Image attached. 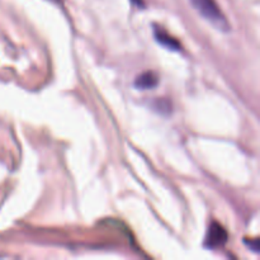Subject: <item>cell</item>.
Returning <instances> with one entry per match:
<instances>
[{"label":"cell","mask_w":260,"mask_h":260,"mask_svg":"<svg viewBox=\"0 0 260 260\" xmlns=\"http://www.w3.org/2000/svg\"><path fill=\"white\" fill-rule=\"evenodd\" d=\"M190 4L206 20H208L216 28L225 32L230 29V24L223 13L221 12L216 0H190Z\"/></svg>","instance_id":"1"},{"label":"cell","mask_w":260,"mask_h":260,"mask_svg":"<svg viewBox=\"0 0 260 260\" xmlns=\"http://www.w3.org/2000/svg\"><path fill=\"white\" fill-rule=\"evenodd\" d=\"M229 240V234L222 225L212 222L208 228L205 239V245L210 249H217L225 245Z\"/></svg>","instance_id":"2"},{"label":"cell","mask_w":260,"mask_h":260,"mask_svg":"<svg viewBox=\"0 0 260 260\" xmlns=\"http://www.w3.org/2000/svg\"><path fill=\"white\" fill-rule=\"evenodd\" d=\"M154 36L155 40L160 43L164 47L169 48L172 51H179L180 50V42L178 40H175L173 36H170L164 28H161L160 25H155L154 27Z\"/></svg>","instance_id":"3"},{"label":"cell","mask_w":260,"mask_h":260,"mask_svg":"<svg viewBox=\"0 0 260 260\" xmlns=\"http://www.w3.org/2000/svg\"><path fill=\"white\" fill-rule=\"evenodd\" d=\"M159 84V76L155 71H145L135 80V86L140 90H149L156 88Z\"/></svg>","instance_id":"4"},{"label":"cell","mask_w":260,"mask_h":260,"mask_svg":"<svg viewBox=\"0 0 260 260\" xmlns=\"http://www.w3.org/2000/svg\"><path fill=\"white\" fill-rule=\"evenodd\" d=\"M152 108L160 114H164V116H168L172 112V104L168 99H157V101L154 102V106Z\"/></svg>","instance_id":"5"},{"label":"cell","mask_w":260,"mask_h":260,"mask_svg":"<svg viewBox=\"0 0 260 260\" xmlns=\"http://www.w3.org/2000/svg\"><path fill=\"white\" fill-rule=\"evenodd\" d=\"M245 244H246V246L250 249V250L254 251V253H258V251H259L260 246H259L258 239H255V240H253V241H249L248 239H245Z\"/></svg>","instance_id":"6"},{"label":"cell","mask_w":260,"mask_h":260,"mask_svg":"<svg viewBox=\"0 0 260 260\" xmlns=\"http://www.w3.org/2000/svg\"><path fill=\"white\" fill-rule=\"evenodd\" d=\"M131 2L134 3L135 5H137V7H140V8H144V5H145L144 0H131Z\"/></svg>","instance_id":"7"}]
</instances>
